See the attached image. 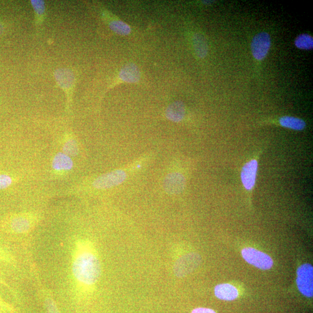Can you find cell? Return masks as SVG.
I'll use <instances>...</instances> for the list:
<instances>
[{
	"label": "cell",
	"instance_id": "obj_25",
	"mask_svg": "<svg viewBox=\"0 0 313 313\" xmlns=\"http://www.w3.org/2000/svg\"><path fill=\"white\" fill-rule=\"evenodd\" d=\"M192 313H216V312L210 308H197L194 309Z\"/></svg>",
	"mask_w": 313,
	"mask_h": 313
},
{
	"label": "cell",
	"instance_id": "obj_11",
	"mask_svg": "<svg viewBox=\"0 0 313 313\" xmlns=\"http://www.w3.org/2000/svg\"><path fill=\"white\" fill-rule=\"evenodd\" d=\"M216 297L226 301H232L239 297V292L235 286L230 284H220L215 286Z\"/></svg>",
	"mask_w": 313,
	"mask_h": 313
},
{
	"label": "cell",
	"instance_id": "obj_13",
	"mask_svg": "<svg viewBox=\"0 0 313 313\" xmlns=\"http://www.w3.org/2000/svg\"><path fill=\"white\" fill-rule=\"evenodd\" d=\"M73 167V162L67 154L59 153L56 154L52 161V169L58 173H66L71 170Z\"/></svg>",
	"mask_w": 313,
	"mask_h": 313
},
{
	"label": "cell",
	"instance_id": "obj_18",
	"mask_svg": "<svg viewBox=\"0 0 313 313\" xmlns=\"http://www.w3.org/2000/svg\"><path fill=\"white\" fill-rule=\"evenodd\" d=\"M0 264L14 266L15 260L8 246L0 241Z\"/></svg>",
	"mask_w": 313,
	"mask_h": 313
},
{
	"label": "cell",
	"instance_id": "obj_26",
	"mask_svg": "<svg viewBox=\"0 0 313 313\" xmlns=\"http://www.w3.org/2000/svg\"><path fill=\"white\" fill-rule=\"evenodd\" d=\"M3 30V26L1 24H0V34L2 33Z\"/></svg>",
	"mask_w": 313,
	"mask_h": 313
},
{
	"label": "cell",
	"instance_id": "obj_17",
	"mask_svg": "<svg viewBox=\"0 0 313 313\" xmlns=\"http://www.w3.org/2000/svg\"><path fill=\"white\" fill-rule=\"evenodd\" d=\"M193 46L197 55L200 58H204L208 53V46L206 39L200 34H196L193 37Z\"/></svg>",
	"mask_w": 313,
	"mask_h": 313
},
{
	"label": "cell",
	"instance_id": "obj_4",
	"mask_svg": "<svg viewBox=\"0 0 313 313\" xmlns=\"http://www.w3.org/2000/svg\"><path fill=\"white\" fill-rule=\"evenodd\" d=\"M245 261L261 270H269L273 266V261L269 255L252 247H246L241 251Z\"/></svg>",
	"mask_w": 313,
	"mask_h": 313
},
{
	"label": "cell",
	"instance_id": "obj_16",
	"mask_svg": "<svg viewBox=\"0 0 313 313\" xmlns=\"http://www.w3.org/2000/svg\"><path fill=\"white\" fill-rule=\"evenodd\" d=\"M279 122L282 127L295 131H302L305 129L306 122L302 119L291 117L284 116L280 118Z\"/></svg>",
	"mask_w": 313,
	"mask_h": 313
},
{
	"label": "cell",
	"instance_id": "obj_10",
	"mask_svg": "<svg viewBox=\"0 0 313 313\" xmlns=\"http://www.w3.org/2000/svg\"><path fill=\"white\" fill-rule=\"evenodd\" d=\"M186 186V179L184 176L178 173L168 175L163 182L165 192L171 195H177L181 193Z\"/></svg>",
	"mask_w": 313,
	"mask_h": 313
},
{
	"label": "cell",
	"instance_id": "obj_5",
	"mask_svg": "<svg viewBox=\"0 0 313 313\" xmlns=\"http://www.w3.org/2000/svg\"><path fill=\"white\" fill-rule=\"evenodd\" d=\"M297 284L300 293L304 296L312 297L313 268L310 264H303L298 267Z\"/></svg>",
	"mask_w": 313,
	"mask_h": 313
},
{
	"label": "cell",
	"instance_id": "obj_12",
	"mask_svg": "<svg viewBox=\"0 0 313 313\" xmlns=\"http://www.w3.org/2000/svg\"><path fill=\"white\" fill-rule=\"evenodd\" d=\"M119 78L120 80L126 82H138L140 78V70L135 64H127L121 69Z\"/></svg>",
	"mask_w": 313,
	"mask_h": 313
},
{
	"label": "cell",
	"instance_id": "obj_1",
	"mask_svg": "<svg viewBox=\"0 0 313 313\" xmlns=\"http://www.w3.org/2000/svg\"><path fill=\"white\" fill-rule=\"evenodd\" d=\"M72 271L77 283L93 285L98 282L101 274L99 259L86 245H78L73 259Z\"/></svg>",
	"mask_w": 313,
	"mask_h": 313
},
{
	"label": "cell",
	"instance_id": "obj_2",
	"mask_svg": "<svg viewBox=\"0 0 313 313\" xmlns=\"http://www.w3.org/2000/svg\"><path fill=\"white\" fill-rule=\"evenodd\" d=\"M35 226V218L25 213L11 214L0 223V231L8 235H19L28 233Z\"/></svg>",
	"mask_w": 313,
	"mask_h": 313
},
{
	"label": "cell",
	"instance_id": "obj_3",
	"mask_svg": "<svg viewBox=\"0 0 313 313\" xmlns=\"http://www.w3.org/2000/svg\"><path fill=\"white\" fill-rule=\"evenodd\" d=\"M57 85L64 92L67 99L68 105L72 102V97L76 86V77L72 71L68 68H59L54 72Z\"/></svg>",
	"mask_w": 313,
	"mask_h": 313
},
{
	"label": "cell",
	"instance_id": "obj_19",
	"mask_svg": "<svg viewBox=\"0 0 313 313\" xmlns=\"http://www.w3.org/2000/svg\"><path fill=\"white\" fill-rule=\"evenodd\" d=\"M108 25L109 28L113 32L121 36H127L131 33L130 26L121 20H110L108 22Z\"/></svg>",
	"mask_w": 313,
	"mask_h": 313
},
{
	"label": "cell",
	"instance_id": "obj_22",
	"mask_svg": "<svg viewBox=\"0 0 313 313\" xmlns=\"http://www.w3.org/2000/svg\"><path fill=\"white\" fill-rule=\"evenodd\" d=\"M44 305L47 313H60L58 306L50 294L45 295L44 297Z\"/></svg>",
	"mask_w": 313,
	"mask_h": 313
},
{
	"label": "cell",
	"instance_id": "obj_6",
	"mask_svg": "<svg viewBox=\"0 0 313 313\" xmlns=\"http://www.w3.org/2000/svg\"><path fill=\"white\" fill-rule=\"evenodd\" d=\"M201 258L199 254L190 253L184 255L176 261L174 267L175 275L178 277L187 276L200 265Z\"/></svg>",
	"mask_w": 313,
	"mask_h": 313
},
{
	"label": "cell",
	"instance_id": "obj_20",
	"mask_svg": "<svg viewBox=\"0 0 313 313\" xmlns=\"http://www.w3.org/2000/svg\"><path fill=\"white\" fill-rule=\"evenodd\" d=\"M295 44L299 49L310 50L313 48V39L309 34H302L295 39Z\"/></svg>",
	"mask_w": 313,
	"mask_h": 313
},
{
	"label": "cell",
	"instance_id": "obj_23",
	"mask_svg": "<svg viewBox=\"0 0 313 313\" xmlns=\"http://www.w3.org/2000/svg\"><path fill=\"white\" fill-rule=\"evenodd\" d=\"M14 182L11 176L6 174H0V191L10 187Z\"/></svg>",
	"mask_w": 313,
	"mask_h": 313
},
{
	"label": "cell",
	"instance_id": "obj_24",
	"mask_svg": "<svg viewBox=\"0 0 313 313\" xmlns=\"http://www.w3.org/2000/svg\"><path fill=\"white\" fill-rule=\"evenodd\" d=\"M1 277H0V284L2 283ZM0 312L1 313H12L14 312L13 307L9 304L4 301L0 294Z\"/></svg>",
	"mask_w": 313,
	"mask_h": 313
},
{
	"label": "cell",
	"instance_id": "obj_27",
	"mask_svg": "<svg viewBox=\"0 0 313 313\" xmlns=\"http://www.w3.org/2000/svg\"><path fill=\"white\" fill-rule=\"evenodd\" d=\"M213 2H212V1H204L203 2V3L204 4H211V3H213Z\"/></svg>",
	"mask_w": 313,
	"mask_h": 313
},
{
	"label": "cell",
	"instance_id": "obj_21",
	"mask_svg": "<svg viewBox=\"0 0 313 313\" xmlns=\"http://www.w3.org/2000/svg\"><path fill=\"white\" fill-rule=\"evenodd\" d=\"M63 151L70 156H76L79 152V148L76 140L69 138L65 141L63 146Z\"/></svg>",
	"mask_w": 313,
	"mask_h": 313
},
{
	"label": "cell",
	"instance_id": "obj_14",
	"mask_svg": "<svg viewBox=\"0 0 313 313\" xmlns=\"http://www.w3.org/2000/svg\"><path fill=\"white\" fill-rule=\"evenodd\" d=\"M185 113H186V109L183 103L180 101H176L167 108L165 115L169 120L179 122L183 120Z\"/></svg>",
	"mask_w": 313,
	"mask_h": 313
},
{
	"label": "cell",
	"instance_id": "obj_7",
	"mask_svg": "<svg viewBox=\"0 0 313 313\" xmlns=\"http://www.w3.org/2000/svg\"><path fill=\"white\" fill-rule=\"evenodd\" d=\"M270 44V36L267 33L262 32L255 35L251 43V51L254 58L258 60L265 58Z\"/></svg>",
	"mask_w": 313,
	"mask_h": 313
},
{
	"label": "cell",
	"instance_id": "obj_15",
	"mask_svg": "<svg viewBox=\"0 0 313 313\" xmlns=\"http://www.w3.org/2000/svg\"><path fill=\"white\" fill-rule=\"evenodd\" d=\"M34 13V22L36 28L41 26L46 16V3L42 0H31L30 2Z\"/></svg>",
	"mask_w": 313,
	"mask_h": 313
},
{
	"label": "cell",
	"instance_id": "obj_9",
	"mask_svg": "<svg viewBox=\"0 0 313 313\" xmlns=\"http://www.w3.org/2000/svg\"><path fill=\"white\" fill-rule=\"evenodd\" d=\"M258 162L254 159L246 162L241 171V180L242 185L248 191H251L257 181Z\"/></svg>",
	"mask_w": 313,
	"mask_h": 313
},
{
	"label": "cell",
	"instance_id": "obj_8",
	"mask_svg": "<svg viewBox=\"0 0 313 313\" xmlns=\"http://www.w3.org/2000/svg\"><path fill=\"white\" fill-rule=\"evenodd\" d=\"M127 175L124 171L117 170L106 174L95 179L94 186L98 189L111 188L124 181Z\"/></svg>",
	"mask_w": 313,
	"mask_h": 313
}]
</instances>
